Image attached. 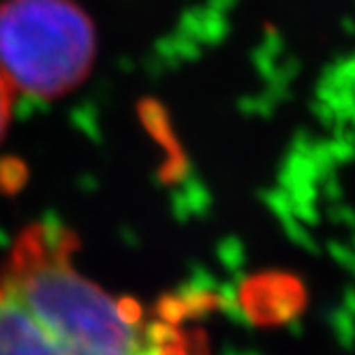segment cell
<instances>
[{"label":"cell","instance_id":"cell-1","mask_svg":"<svg viewBox=\"0 0 355 355\" xmlns=\"http://www.w3.org/2000/svg\"><path fill=\"white\" fill-rule=\"evenodd\" d=\"M75 242L60 225L35 223L13 244L3 281L64 355H191L175 323L96 285L73 261Z\"/></svg>","mask_w":355,"mask_h":355},{"label":"cell","instance_id":"cell-2","mask_svg":"<svg viewBox=\"0 0 355 355\" xmlns=\"http://www.w3.org/2000/svg\"><path fill=\"white\" fill-rule=\"evenodd\" d=\"M94 54V26L73 0L0 5V73L15 92L62 96L86 80Z\"/></svg>","mask_w":355,"mask_h":355},{"label":"cell","instance_id":"cell-3","mask_svg":"<svg viewBox=\"0 0 355 355\" xmlns=\"http://www.w3.org/2000/svg\"><path fill=\"white\" fill-rule=\"evenodd\" d=\"M0 355H64L37 317L0 281Z\"/></svg>","mask_w":355,"mask_h":355},{"label":"cell","instance_id":"cell-4","mask_svg":"<svg viewBox=\"0 0 355 355\" xmlns=\"http://www.w3.org/2000/svg\"><path fill=\"white\" fill-rule=\"evenodd\" d=\"M13 88L9 86V82L3 78L0 73V139H3L9 120H11V107H13Z\"/></svg>","mask_w":355,"mask_h":355}]
</instances>
